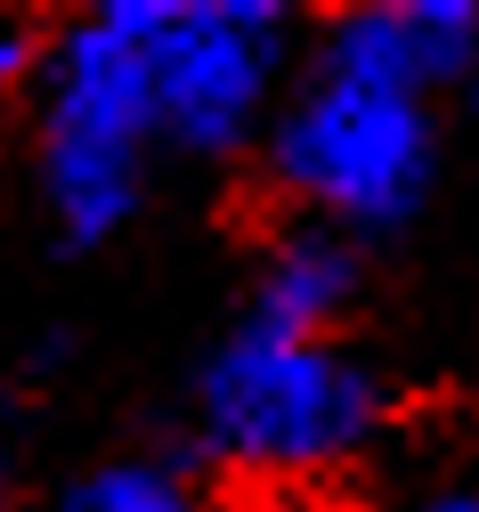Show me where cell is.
<instances>
[{"mask_svg":"<svg viewBox=\"0 0 479 512\" xmlns=\"http://www.w3.org/2000/svg\"><path fill=\"white\" fill-rule=\"evenodd\" d=\"M147 25L155 0H114L82 17L57 49L49 74V212L74 244H98L122 228L139 196V147L155 131V66H147Z\"/></svg>","mask_w":479,"mask_h":512,"instance_id":"obj_1","label":"cell"},{"mask_svg":"<svg viewBox=\"0 0 479 512\" xmlns=\"http://www.w3.org/2000/svg\"><path fill=\"white\" fill-rule=\"evenodd\" d=\"M382 391L358 358H341L333 342H285L244 326L212 374H203V431L244 464H333L374 431Z\"/></svg>","mask_w":479,"mask_h":512,"instance_id":"obj_2","label":"cell"},{"mask_svg":"<svg viewBox=\"0 0 479 512\" xmlns=\"http://www.w3.org/2000/svg\"><path fill=\"white\" fill-rule=\"evenodd\" d=\"M277 179L317 212H341L358 228L406 220L431 179L423 98L358 82V74H325L277 131Z\"/></svg>","mask_w":479,"mask_h":512,"instance_id":"obj_3","label":"cell"},{"mask_svg":"<svg viewBox=\"0 0 479 512\" xmlns=\"http://www.w3.org/2000/svg\"><path fill=\"white\" fill-rule=\"evenodd\" d=\"M285 17L252 0H195L155 9L147 66H155V131L179 147H236L260 114V90L277 74Z\"/></svg>","mask_w":479,"mask_h":512,"instance_id":"obj_4","label":"cell"},{"mask_svg":"<svg viewBox=\"0 0 479 512\" xmlns=\"http://www.w3.org/2000/svg\"><path fill=\"white\" fill-rule=\"evenodd\" d=\"M471 49H479V9H463V0H406V9L341 17L333 49H325V74H358V82L423 98L431 82L471 66Z\"/></svg>","mask_w":479,"mask_h":512,"instance_id":"obj_5","label":"cell"},{"mask_svg":"<svg viewBox=\"0 0 479 512\" xmlns=\"http://www.w3.org/2000/svg\"><path fill=\"white\" fill-rule=\"evenodd\" d=\"M358 301V261L350 244L309 228L293 244H277V261L260 277V301H252V326L260 334H285V342H325V326Z\"/></svg>","mask_w":479,"mask_h":512,"instance_id":"obj_6","label":"cell"},{"mask_svg":"<svg viewBox=\"0 0 479 512\" xmlns=\"http://www.w3.org/2000/svg\"><path fill=\"white\" fill-rule=\"evenodd\" d=\"M65 512H187V488L163 464H106V472L74 480Z\"/></svg>","mask_w":479,"mask_h":512,"instance_id":"obj_7","label":"cell"},{"mask_svg":"<svg viewBox=\"0 0 479 512\" xmlns=\"http://www.w3.org/2000/svg\"><path fill=\"white\" fill-rule=\"evenodd\" d=\"M17 66H25V41H17V33H0V82H9Z\"/></svg>","mask_w":479,"mask_h":512,"instance_id":"obj_8","label":"cell"},{"mask_svg":"<svg viewBox=\"0 0 479 512\" xmlns=\"http://www.w3.org/2000/svg\"><path fill=\"white\" fill-rule=\"evenodd\" d=\"M415 512H479V496H431V504H415Z\"/></svg>","mask_w":479,"mask_h":512,"instance_id":"obj_9","label":"cell"},{"mask_svg":"<svg viewBox=\"0 0 479 512\" xmlns=\"http://www.w3.org/2000/svg\"><path fill=\"white\" fill-rule=\"evenodd\" d=\"M0 512H9V504H0Z\"/></svg>","mask_w":479,"mask_h":512,"instance_id":"obj_10","label":"cell"}]
</instances>
